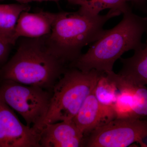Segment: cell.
Returning a JSON list of instances; mask_svg holds the SVG:
<instances>
[{
    "label": "cell",
    "mask_w": 147,
    "mask_h": 147,
    "mask_svg": "<svg viewBox=\"0 0 147 147\" xmlns=\"http://www.w3.org/2000/svg\"><path fill=\"white\" fill-rule=\"evenodd\" d=\"M131 57L120 58L122 67L118 73L131 83L141 86L147 85V39L142 48L135 50Z\"/></svg>",
    "instance_id": "11"
},
{
    "label": "cell",
    "mask_w": 147,
    "mask_h": 147,
    "mask_svg": "<svg viewBox=\"0 0 147 147\" xmlns=\"http://www.w3.org/2000/svg\"><path fill=\"white\" fill-rule=\"evenodd\" d=\"M40 135L41 147H83L85 138L72 120L44 125Z\"/></svg>",
    "instance_id": "8"
},
{
    "label": "cell",
    "mask_w": 147,
    "mask_h": 147,
    "mask_svg": "<svg viewBox=\"0 0 147 147\" xmlns=\"http://www.w3.org/2000/svg\"><path fill=\"white\" fill-rule=\"evenodd\" d=\"M13 45L10 40L0 32V66L6 63L10 53L11 47Z\"/></svg>",
    "instance_id": "15"
},
{
    "label": "cell",
    "mask_w": 147,
    "mask_h": 147,
    "mask_svg": "<svg viewBox=\"0 0 147 147\" xmlns=\"http://www.w3.org/2000/svg\"><path fill=\"white\" fill-rule=\"evenodd\" d=\"M57 13L41 11L22 12L18 18L12 38L13 45L19 38H38L50 34Z\"/></svg>",
    "instance_id": "10"
},
{
    "label": "cell",
    "mask_w": 147,
    "mask_h": 147,
    "mask_svg": "<svg viewBox=\"0 0 147 147\" xmlns=\"http://www.w3.org/2000/svg\"><path fill=\"white\" fill-rule=\"evenodd\" d=\"M28 4H0V32L9 38L13 45V36L18 18L22 12L29 11Z\"/></svg>",
    "instance_id": "12"
},
{
    "label": "cell",
    "mask_w": 147,
    "mask_h": 147,
    "mask_svg": "<svg viewBox=\"0 0 147 147\" xmlns=\"http://www.w3.org/2000/svg\"><path fill=\"white\" fill-rule=\"evenodd\" d=\"M104 74L68 67L53 87L50 107L40 130L46 124L73 119Z\"/></svg>",
    "instance_id": "4"
},
{
    "label": "cell",
    "mask_w": 147,
    "mask_h": 147,
    "mask_svg": "<svg viewBox=\"0 0 147 147\" xmlns=\"http://www.w3.org/2000/svg\"><path fill=\"white\" fill-rule=\"evenodd\" d=\"M122 13L111 9L105 15H93L80 8L75 12H59L46 36L47 45L55 56L68 65L81 56L84 47L104 34L107 21Z\"/></svg>",
    "instance_id": "2"
},
{
    "label": "cell",
    "mask_w": 147,
    "mask_h": 147,
    "mask_svg": "<svg viewBox=\"0 0 147 147\" xmlns=\"http://www.w3.org/2000/svg\"><path fill=\"white\" fill-rule=\"evenodd\" d=\"M122 20L94 42L86 53L68 65L83 71L92 69L106 72L113 71L116 61L124 53L144 47L142 36L147 31V17L132 13L131 9L125 12Z\"/></svg>",
    "instance_id": "3"
},
{
    "label": "cell",
    "mask_w": 147,
    "mask_h": 147,
    "mask_svg": "<svg viewBox=\"0 0 147 147\" xmlns=\"http://www.w3.org/2000/svg\"><path fill=\"white\" fill-rule=\"evenodd\" d=\"M40 131L25 125L0 96V147H41Z\"/></svg>",
    "instance_id": "7"
},
{
    "label": "cell",
    "mask_w": 147,
    "mask_h": 147,
    "mask_svg": "<svg viewBox=\"0 0 147 147\" xmlns=\"http://www.w3.org/2000/svg\"><path fill=\"white\" fill-rule=\"evenodd\" d=\"M93 92L86 98L72 119L85 136L97 127L116 118L113 107L101 105Z\"/></svg>",
    "instance_id": "9"
},
{
    "label": "cell",
    "mask_w": 147,
    "mask_h": 147,
    "mask_svg": "<svg viewBox=\"0 0 147 147\" xmlns=\"http://www.w3.org/2000/svg\"><path fill=\"white\" fill-rule=\"evenodd\" d=\"M144 1L145 0H126L127 2L132 1L136 3L142 2Z\"/></svg>",
    "instance_id": "18"
},
{
    "label": "cell",
    "mask_w": 147,
    "mask_h": 147,
    "mask_svg": "<svg viewBox=\"0 0 147 147\" xmlns=\"http://www.w3.org/2000/svg\"><path fill=\"white\" fill-rule=\"evenodd\" d=\"M59 0H28V3H30L32 2H42L47 1H57Z\"/></svg>",
    "instance_id": "16"
},
{
    "label": "cell",
    "mask_w": 147,
    "mask_h": 147,
    "mask_svg": "<svg viewBox=\"0 0 147 147\" xmlns=\"http://www.w3.org/2000/svg\"><path fill=\"white\" fill-rule=\"evenodd\" d=\"M52 91L37 86L0 80V96L21 116L28 126L40 131L49 110Z\"/></svg>",
    "instance_id": "5"
},
{
    "label": "cell",
    "mask_w": 147,
    "mask_h": 147,
    "mask_svg": "<svg viewBox=\"0 0 147 147\" xmlns=\"http://www.w3.org/2000/svg\"><path fill=\"white\" fill-rule=\"evenodd\" d=\"M71 4L80 6V9L93 15H98L104 9H114L123 13L131 9L126 0H68Z\"/></svg>",
    "instance_id": "13"
},
{
    "label": "cell",
    "mask_w": 147,
    "mask_h": 147,
    "mask_svg": "<svg viewBox=\"0 0 147 147\" xmlns=\"http://www.w3.org/2000/svg\"><path fill=\"white\" fill-rule=\"evenodd\" d=\"M93 92L101 105L109 107H113L119 93L116 85L105 73L98 80Z\"/></svg>",
    "instance_id": "14"
},
{
    "label": "cell",
    "mask_w": 147,
    "mask_h": 147,
    "mask_svg": "<svg viewBox=\"0 0 147 147\" xmlns=\"http://www.w3.org/2000/svg\"><path fill=\"white\" fill-rule=\"evenodd\" d=\"M142 118L114 119L85 136L83 147H125L133 143L147 147V120Z\"/></svg>",
    "instance_id": "6"
},
{
    "label": "cell",
    "mask_w": 147,
    "mask_h": 147,
    "mask_svg": "<svg viewBox=\"0 0 147 147\" xmlns=\"http://www.w3.org/2000/svg\"><path fill=\"white\" fill-rule=\"evenodd\" d=\"M22 38L16 53L0 69V80L53 90L68 65L53 54L46 36Z\"/></svg>",
    "instance_id": "1"
},
{
    "label": "cell",
    "mask_w": 147,
    "mask_h": 147,
    "mask_svg": "<svg viewBox=\"0 0 147 147\" xmlns=\"http://www.w3.org/2000/svg\"><path fill=\"white\" fill-rule=\"evenodd\" d=\"M20 3L28 4V0H14Z\"/></svg>",
    "instance_id": "17"
}]
</instances>
